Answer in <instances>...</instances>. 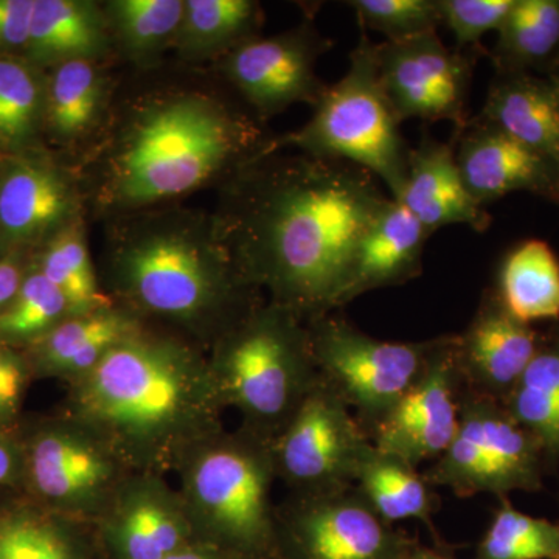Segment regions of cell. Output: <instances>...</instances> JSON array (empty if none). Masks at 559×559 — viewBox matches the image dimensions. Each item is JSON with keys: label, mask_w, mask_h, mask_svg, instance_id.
Here are the masks:
<instances>
[{"label": "cell", "mask_w": 559, "mask_h": 559, "mask_svg": "<svg viewBox=\"0 0 559 559\" xmlns=\"http://www.w3.org/2000/svg\"><path fill=\"white\" fill-rule=\"evenodd\" d=\"M40 87L20 61L0 60V140L21 143L31 138L39 119Z\"/></svg>", "instance_id": "37"}, {"label": "cell", "mask_w": 559, "mask_h": 559, "mask_svg": "<svg viewBox=\"0 0 559 559\" xmlns=\"http://www.w3.org/2000/svg\"><path fill=\"white\" fill-rule=\"evenodd\" d=\"M22 481L20 441L0 432V487H17Z\"/></svg>", "instance_id": "41"}, {"label": "cell", "mask_w": 559, "mask_h": 559, "mask_svg": "<svg viewBox=\"0 0 559 559\" xmlns=\"http://www.w3.org/2000/svg\"><path fill=\"white\" fill-rule=\"evenodd\" d=\"M362 31L382 33L400 43L436 33L441 25L439 0H349Z\"/></svg>", "instance_id": "36"}, {"label": "cell", "mask_w": 559, "mask_h": 559, "mask_svg": "<svg viewBox=\"0 0 559 559\" xmlns=\"http://www.w3.org/2000/svg\"><path fill=\"white\" fill-rule=\"evenodd\" d=\"M474 559H559V524L522 513L500 498Z\"/></svg>", "instance_id": "32"}, {"label": "cell", "mask_w": 559, "mask_h": 559, "mask_svg": "<svg viewBox=\"0 0 559 559\" xmlns=\"http://www.w3.org/2000/svg\"><path fill=\"white\" fill-rule=\"evenodd\" d=\"M331 47L314 28L304 27L252 38L224 60L227 79L260 116H272L294 103L318 105L329 86L316 75V61Z\"/></svg>", "instance_id": "14"}, {"label": "cell", "mask_w": 559, "mask_h": 559, "mask_svg": "<svg viewBox=\"0 0 559 559\" xmlns=\"http://www.w3.org/2000/svg\"><path fill=\"white\" fill-rule=\"evenodd\" d=\"M429 238L409 210L392 200L359 242L341 308L369 290L404 285L419 277Z\"/></svg>", "instance_id": "21"}, {"label": "cell", "mask_w": 559, "mask_h": 559, "mask_svg": "<svg viewBox=\"0 0 559 559\" xmlns=\"http://www.w3.org/2000/svg\"><path fill=\"white\" fill-rule=\"evenodd\" d=\"M373 447L353 412L322 380L272 441L277 480L288 496L326 495L355 485Z\"/></svg>", "instance_id": "11"}, {"label": "cell", "mask_w": 559, "mask_h": 559, "mask_svg": "<svg viewBox=\"0 0 559 559\" xmlns=\"http://www.w3.org/2000/svg\"><path fill=\"white\" fill-rule=\"evenodd\" d=\"M271 142L219 103L201 95L165 98L142 110L112 160L110 198L140 207L179 197L227 165L270 154Z\"/></svg>", "instance_id": "4"}, {"label": "cell", "mask_w": 559, "mask_h": 559, "mask_svg": "<svg viewBox=\"0 0 559 559\" xmlns=\"http://www.w3.org/2000/svg\"><path fill=\"white\" fill-rule=\"evenodd\" d=\"M35 3L36 0H0V50L28 46Z\"/></svg>", "instance_id": "40"}, {"label": "cell", "mask_w": 559, "mask_h": 559, "mask_svg": "<svg viewBox=\"0 0 559 559\" xmlns=\"http://www.w3.org/2000/svg\"><path fill=\"white\" fill-rule=\"evenodd\" d=\"M495 290L522 322H559V259L549 242L530 238L511 248L500 261Z\"/></svg>", "instance_id": "25"}, {"label": "cell", "mask_w": 559, "mask_h": 559, "mask_svg": "<svg viewBox=\"0 0 559 559\" xmlns=\"http://www.w3.org/2000/svg\"><path fill=\"white\" fill-rule=\"evenodd\" d=\"M307 329L320 380L347 404L370 440L428 369L439 342L377 340L336 311L308 320Z\"/></svg>", "instance_id": "8"}, {"label": "cell", "mask_w": 559, "mask_h": 559, "mask_svg": "<svg viewBox=\"0 0 559 559\" xmlns=\"http://www.w3.org/2000/svg\"><path fill=\"white\" fill-rule=\"evenodd\" d=\"M24 267L21 261L14 257L0 259V312L5 310L11 300L16 297L25 278Z\"/></svg>", "instance_id": "42"}, {"label": "cell", "mask_w": 559, "mask_h": 559, "mask_svg": "<svg viewBox=\"0 0 559 559\" xmlns=\"http://www.w3.org/2000/svg\"><path fill=\"white\" fill-rule=\"evenodd\" d=\"M452 138L460 175L481 207L518 191L559 205V167L543 154L479 116Z\"/></svg>", "instance_id": "18"}, {"label": "cell", "mask_w": 559, "mask_h": 559, "mask_svg": "<svg viewBox=\"0 0 559 559\" xmlns=\"http://www.w3.org/2000/svg\"><path fill=\"white\" fill-rule=\"evenodd\" d=\"M178 489L198 543L230 559H278L277 480L271 444L223 428L179 463Z\"/></svg>", "instance_id": "5"}, {"label": "cell", "mask_w": 559, "mask_h": 559, "mask_svg": "<svg viewBox=\"0 0 559 559\" xmlns=\"http://www.w3.org/2000/svg\"><path fill=\"white\" fill-rule=\"evenodd\" d=\"M430 235L451 224H465L484 234L492 223L488 210L471 198L455 159V139L450 142L423 132L411 148L409 171L399 201Z\"/></svg>", "instance_id": "19"}, {"label": "cell", "mask_w": 559, "mask_h": 559, "mask_svg": "<svg viewBox=\"0 0 559 559\" xmlns=\"http://www.w3.org/2000/svg\"><path fill=\"white\" fill-rule=\"evenodd\" d=\"M403 559H451L447 554H441L439 550L428 549L417 544Z\"/></svg>", "instance_id": "44"}, {"label": "cell", "mask_w": 559, "mask_h": 559, "mask_svg": "<svg viewBox=\"0 0 559 559\" xmlns=\"http://www.w3.org/2000/svg\"><path fill=\"white\" fill-rule=\"evenodd\" d=\"M261 10L250 0H187L175 43L183 58L240 46L255 38Z\"/></svg>", "instance_id": "30"}, {"label": "cell", "mask_w": 559, "mask_h": 559, "mask_svg": "<svg viewBox=\"0 0 559 559\" xmlns=\"http://www.w3.org/2000/svg\"><path fill=\"white\" fill-rule=\"evenodd\" d=\"M124 50L148 60L176 39L183 16L182 0H117L108 5Z\"/></svg>", "instance_id": "33"}, {"label": "cell", "mask_w": 559, "mask_h": 559, "mask_svg": "<svg viewBox=\"0 0 559 559\" xmlns=\"http://www.w3.org/2000/svg\"><path fill=\"white\" fill-rule=\"evenodd\" d=\"M371 509L389 522L418 520L429 524L440 498L425 474L406 460L371 447L355 481Z\"/></svg>", "instance_id": "29"}, {"label": "cell", "mask_w": 559, "mask_h": 559, "mask_svg": "<svg viewBox=\"0 0 559 559\" xmlns=\"http://www.w3.org/2000/svg\"><path fill=\"white\" fill-rule=\"evenodd\" d=\"M72 316L61 290L40 274L27 272L16 297L0 312V341L33 342Z\"/></svg>", "instance_id": "35"}, {"label": "cell", "mask_w": 559, "mask_h": 559, "mask_svg": "<svg viewBox=\"0 0 559 559\" xmlns=\"http://www.w3.org/2000/svg\"><path fill=\"white\" fill-rule=\"evenodd\" d=\"M547 79H550L554 81L555 84L559 87V60L557 64L554 66V69L550 70L549 75H547Z\"/></svg>", "instance_id": "45"}, {"label": "cell", "mask_w": 559, "mask_h": 559, "mask_svg": "<svg viewBox=\"0 0 559 559\" xmlns=\"http://www.w3.org/2000/svg\"><path fill=\"white\" fill-rule=\"evenodd\" d=\"M148 326L116 301L84 314L69 316L33 342L28 367L69 384L90 373L120 342Z\"/></svg>", "instance_id": "20"}, {"label": "cell", "mask_w": 559, "mask_h": 559, "mask_svg": "<svg viewBox=\"0 0 559 559\" xmlns=\"http://www.w3.org/2000/svg\"><path fill=\"white\" fill-rule=\"evenodd\" d=\"M514 0H439L441 25L454 35L455 49H481L480 39L499 31Z\"/></svg>", "instance_id": "38"}, {"label": "cell", "mask_w": 559, "mask_h": 559, "mask_svg": "<svg viewBox=\"0 0 559 559\" xmlns=\"http://www.w3.org/2000/svg\"><path fill=\"white\" fill-rule=\"evenodd\" d=\"M224 409L240 428L272 444L319 381L307 323L261 301L207 352Z\"/></svg>", "instance_id": "6"}, {"label": "cell", "mask_w": 559, "mask_h": 559, "mask_svg": "<svg viewBox=\"0 0 559 559\" xmlns=\"http://www.w3.org/2000/svg\"><path fill=\"white\" fill-rule=\"evenodd\" d=\"M68 385L66 414L100 433L139 473H176L224 428L207 353L170 331H140Z\"/></svg>", "instance_id": "2"}, {"label": "cell", "mask_w": 559, "mask_h": 559, "mask_svg": "<svg viewBox=\"0 0 559 559\" xmlns=\"http://www.w3.org/2000/svg\"><path fill=\"white\" fill-rule=\"evenodd\" d=\"M0 559H108L97 528L27 498L0 502Z\"/></svg>", "instance_id": "22"}, {"label": "cell", "mask_w": 559, "mask_h": 559, "mask_svg": "<svg viewBox=\"0 0 559 559\" xmlns=\"http://www.w3.org/2000/svg\"><path fill=\"white\" fill-rule=\"evenodd\" d=\"M278 520V559H403L418 544L382 520L356 485L288 496Z\"/></svg>", "instance_id": "12"}, {"label": "cell", "mask_w": 559, "mask_h": 559, "mask_svg": "<svg viewBox=\"0 0 559 559\" xmlns=\"http://www.w3.org/2000/svg\"><path fill=\"white\" fill-rule=\"evenodd\" d=\"M390 202L358 165L266 154L238 170L215 227L242 278L307 323L340 310L359 242Z\"/></svg>", "instance_id": "1"}, {"label": "cell", "mask_w": 559, "mask_h": 559, "mask_svg": "<svg viewBox=\"0 0 559 559\" xmlns=\"http://www.w3.org/2000/svg\"><path fill=\"white\" fill-rule=\"evenodd\" d=\"M31 367L10 349L0 347V426L11 425L20 411Z\"/></svg>", "instance_id": "39"}, {"label": "cell", "mask_w": 559, "mask_h": 559, "mask_svg": "<svg viewBox=\"0 0 559 559\" xmlns=\"http://www.w3.org/2000/svg\"><path fill=\"white\" fill-rule=\"evenodd\" d=\"M550 471L538 440L511 417L506 404L462 390L457 432L425 476L457 498L500 499L514 491H539Z\"/></svg>", "instance_id": "9"}, {"label": "cell", "mask_w": 559, "mask_h": 559, "mask_svg": "<svg viewBox=\"0 0 559 559\" xmlns=\"http://www.w3.org/2000/svg\"><path fill=\"white\" fill-rule=\"evenodd\" d=\"M454 344L455 334L439 336L428 369L371 433L378 450L406 460L415 468L448 450L457 432L463 390Z\"/></svg>", "instance_id": "16"}, {"label": "cell", "mask_w": 559, "mask_h": 559, "mask_svg": "<svg viewBox=\"0 0 559 559\" xmlns=\"http://www.w3.org/2000/svg\"><path fill=\"white\" fill-rule=\"evenodd\" d=\"M479 117L559 167V87L547 76L496 72Z\"/></svg>", "instance_id": "23"}, {"label": "cell", "mask_w": 559, "mask_h": 559, "mask_svg": "<svg viewBox=\"0 0 559 559\" xmlns=\"http://www.w3.org/2000/svg\"><path fill=\"white\" fill-rule=\"evenodd\" d=\"M532 433L554 471L559 465V322L543 331L538 352L506 403Z\"/></svg>", "instance_id": "27"}, {"label": "cell", "mask_w": 559, "mask_h": 559, "mask_svg": "<svg viewBox=\"0 0 559 559\" xmlns=\"http://www.w3.org/2000/svg\"><path fill=\"white\" fill-rule=\"evenodd\" d=\"M134 471L95 524L108 559H165L198 543L178 488Z\"/></svg>", "instance_id": "15"}, {"label": "cell", "mask_w": 559, "mask_h": 559, "mask_svg": "<svg viewBox=\"0 0 559 559\" xmlns=\"http://www.w3.org/2000/svg\"><path fill=\"white\" fill-rule=\"evenodd\" d=\"M400 127L378 75L377 44L360 31L347 73L329 86L304 128L271 140L270 154L296 146L308 156L349 162L382 180L390 198L399 201L412 148Z\"/></svg>", "instance_id": "7"}, {"label": "cell", "mask_w": 559, "mask_h": 559, "mask_svg": "<svg viewBox=\"0 0 559 559\" xmlns=\"http://www.w3.org/2000/svg\"><path fill=\"white\" fill-rule=\"evenodd\" d=\"M20 444L27 496L94 525L134 473L100 433L66 412L40 423Z\"/></svg>", "instance_id": "10"}, {"label": "cell", "mask_w": 559, "mask_h": 559, "mask_svg": "<svg viewBox=\"0 0 559 559\" xmlns=\"http://www.w3.org/2000/svg\"><path fill=\"white\" fill-rule=\"evenodd\" d=\"M73 209L69 180L49 164L20 160L0 179V229L10 240L28 241L64 227Z\"/></svg>", "instance_id": "24"}, {"label": "cell", "mask_w": 559, "mask_h": 559, "mask_svg": "<svg viewBox=\"0 0 559 559\" xmlns=\"http://www.w3.org/2000/svg\"><path fill=\"white\" fill-rule=\"evenodd\" d=\"M444 46L439 33L400 43L377 44L378 75L400 123L451 121L454 131L469 121L468 100L474 60Z\"/></svg>", "instance_id": "13"}, {"label": "cell", "mask_w": 559, "mask_h": 559, "mask_svg": "<svg viewBox=\"0 0 559 559\" xmlns=\"http://www.w3.org/2000/svg\"><path fill=\"white\" fill-rule=\"evenodd\" d=\"M165 559H230L223 554V551L216 550L215 547L205 546V544L194 543L186 549L176 551L170 557Z\"/></svg>", "instance_id": "43"}, {"label": "cell", "mask_w": 559, "mask_h": 559, "mask_svg": "<svg viewBox=\"0 0 559 559\" xmlns=\"http://www.w3.org/2000/svg\"><path fill=\"white\" fill-rule=\"evenodd\" d=\"M543 331L514 318L495 288L481 294L479 307L455 334L454 358L463 390L506 403L538 352Z\"/></svg>", "instance_id": "17"}, {"label": "cell", "mask_w": 559, "mask_h": 559, "mask_svg": "<svg viewBox=\"0 0 559 559\" xmlns=\"http://www.w3.org/2000/svg\"><path fill=\"white\" fill-rule=\"evenodd\" d=\"M38 270L61 290L72 316L114 304L106 290L102 289L83 230L76 224H68L51 238L40 257Z\"/></svg>", "instance_id": "31"}, {"label": "cell", "mask_w": 559, "mask_h": 559, "mask_svg": "<svg viewBox=\"0 0 559 559\" xmlns=\"http://www.w3.org/2000/svg\"><path fill=\"white\" fill-rule=\"evenodd\" d=\"M488 55L495 72L549 75L559 60V0H514Z\"/></svg>", "instance_id": "26"}, {"label": "cell", "mask_w": 559, "mask_h": 559, "mask_svg": "<svg viewBox=\"0 0 559 559\" xmlns=\"http://www.w3.org/2000/svg\"><path fill=\"white\" fill-rule=\"evenodd\" d=\"M103 80L92 61L58 66L49 91L51 127L61 138H75L90 130L102 106Z\"/></svg>", "instance_id": "34"}, {"label": "cell", "mask_w": 559, "mask_h": 559, "mask_svg": "<svg viewBox=\"0 0 559 559\" xmlns=\"http://www.w3.org/2000/svg\"><path fill=\"white\" fill-rule=\"evenodd\" d=\"M106 285L110 299L146 325L159 323L205 353L261 304L216 227L191 218L134 227L109 255Z\"/></svg>", "instance_id": "3"}, {"label": "cell", "mask_w": 559, "mask_h": 559, "mask_svg": "<svg viewBox=\"0 0 559 559\" xmlns=\"http://www.w3.org/2000/svg\"><path fill=\"white\" fill-rule=\"evenodd\" d=\"M108 47L105 21L94 3L36 0L28 53L40 62L91 61Z\"/></svg>", "instance_id": "28"}]
</instances>
